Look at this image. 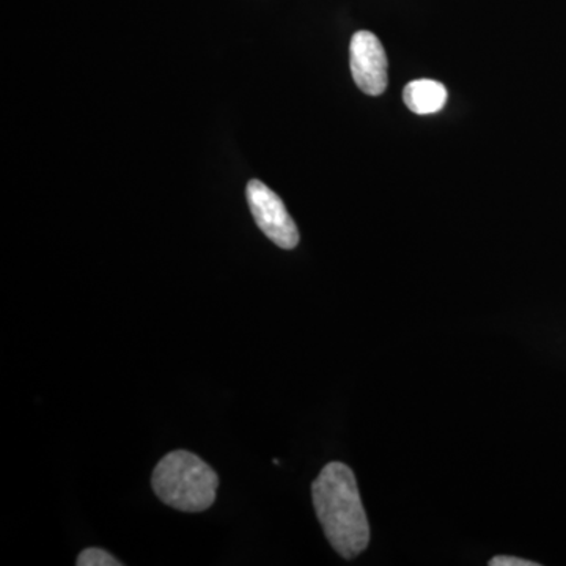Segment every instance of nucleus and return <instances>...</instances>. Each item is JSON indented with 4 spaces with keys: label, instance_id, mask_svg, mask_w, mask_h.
Returning <instances> with one entry per match:
<instances>
[{
    "label": "nucleus",
    "instance_id": "f257e3e1",
    "mask_svg": "<svg viewBox=\"0 0 566 566\" xmlns=\"http://www.w3.org/2000/svg\"><path fill=\"white\" fill-rule=\"evenodd\" d=\"M316 516L331 545L344 558L364 553L370 542V526L352 469L329 463L312 485Z\"/></svg>",
    "mask_w": 566,
    "mask_h": 566
},
{
    "label": "nucleus",
    "instance_id": "f03ea898",
    "mask_svg": "<svg viewBox=\"0 0 566 566\" xmlns=\"http://www.w3.org/2000/svg\"><path fill=\"white\" fill-rule=\"evenodd\" d=\"M151 485L164 504L180 512L199 513L214 504L219 476L199 457L188 450H175L156 465Z\"/></svg>",
    "mask_w": 566,
    "mask_h": 566
},
{
    "label": "nucleus",
    "instance_id": "7ed1b4c3",
    "mask_svg": "<svg viewBox=\"0 0 566 566\" xmlns=\"http://www.w3.org/2000/svg\"><path fill=\"white\" fill-rule=\"evenodd\" d=\"M245 192L259 229L279 248L286 251L296 248L300 244V232L281 197L260 180L249 181Z\"/></svg>",
    "mask_w": 566,
    "mask_h": 566
},
{
    "label": "nucleus",
    "instance_id": "20e7f679",
    "mask_svg": "<svg viewBox=\"0 0 566 566\" xmlns=\"http://www.w3.org/2000/svg\"><path fill=\"white\" fill-rule=\"evenodd\" d=\"M349 55L357 87L367 95H382L387 88V55L378 36L368 31L354 33Z\"/></svg>",
    "mask_w": 566,
    "mask_h": 566
},
{
    "label": "nucleus",
    "instance_id": "39448f33",
    "mask_svg": "<svg viewBox=\"0 0 566 566\" xmlns=\"http://www.w3.org/2000/svg\"><path fill=\"white\" fill-rule=\"evenodd\" d=\"M447 98H449V92L438 81H412L403 91L406 106L417 115L436 114L446 106Z\"/></svg>",
    "mask_w": 566,
    "mask_h": 566
},
{
    "label": "nucleus",
    "instance_id": "423d86ee",
    "mask_svg": "<svg viewBox=\"0 0 566 566\" xmlns=\"http://www.w3.org/2000/svg\"><path fill=\"white\" fill-rule=\"evenodd\" d=\"M77 566H122V562L117 560L107 551L99 547H88L82 551L76 560Z\"/></svg>",
    "mask_w": 566,
    "mask_h": 566
},
{
    "label": "nucleus",
    "instance_id": "0eeeda50",
    "mask_svg": "<svg viewBox=\"0 0 566 566\" xmlns=\"http://www.w3.org/2000/svg\"><path fill=\"white\" fill-rule=\"evenodd\" d=\"M490 565L491 566H538L539 564H535V562L524 560V558L499 556V557H494L493 560L490 562Z\"/></svg>",
    "mask_w": 566,
    "mask_h": 566
}]
</instances>
